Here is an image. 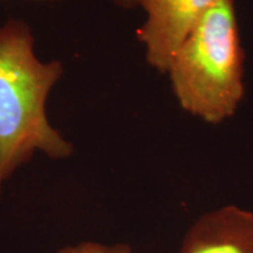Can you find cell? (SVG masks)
<instances>
[{
  "label": "cell",
  "mask_w": 253,
  "mask_h": 253,
  "mask_svg": "<svg viewBox=\"0 0 253 253\" xmlns=\"http://www.w3.org/2000/svg\"><path fill=\"white\" fill-rule=\"evenodd\" d=\"M63 74L58 60L34 54L30 25L9 19L0 26V197L6 182L40 151L52 160L72 156L74 145L47 118L50 90Z\"/></svg>",
  "instance_id": "1"
},
{
  "label": "cell",
  "mask_w": 253,
  "mask_h": 253,
  "mask_svg": "<svg viewBox=\"0 0 253 253\" xmlns=\"http://www.w3.org/2000/svg\"><path fill=\"white\" fill-rule=\"evenodd\" d=\"M167 74L184 112L211 125L236 113L245 93L244 50L233 0H216L173 53Z\"/></svg>",
  "instance_id": "2"
},
{
  "label": "cell",
  "mask_w": 253,
  "mask_h": 253,
  "mask_svg": "<svg viewBox=\"0 0 253 253\" xmlns=\"http://www.w3.org/2000/svg\"><path fill=\"white\" fill-rule=\"evenodd\" d=\"M216 0H138L145 20L136 32L148 65L167 73L173 53Z\"/></svg>",
  "instance_id": "3"
},
{
  "label": "cell",
  "mask_w": 253,
  "mask_h": 253,
  "mask_svg": "<svg viewBox=\"0 0 253 253\" xmlns=\"http://www.w3.org/2000/svg\"><path fill=\"white\" fill-rule=\"evenodd\" d=\"M181 253H253V212L227 205L203 214L185 235Z\"/></svg>",
  "instance_id": "4"
},
{
  "label": "cell",
  "mask_w": 253,
  "mask_h": 253,
  "mask_svg": "<svg viewBox=\"0 0 253 253\" xmlns=\"http://www.w3.org/2000/svg\"><path fill=\"white\" fill-rule=\"evenodd\" d=\"M56 253H132L131 248L126 244L103 245L95 242H84L75 246H67Z\"/></svg>",
  "instance_id": "5"
},
{
  "label": "cell",
  "mask_w": 253,
  "mask_h": 253,
  "mask_svg": "<svg viewBox=\"0 0 253 253\" xmlns=\"http://www.w3.org/2000/svg\"><path fill=\"white\" fill-rule=\"evenodd\" d=\"M112 1L119 7L125 9H132L137 7L138 0H112Z\"/></svg>",
  "instance_id": "6"
}]
</instances>
